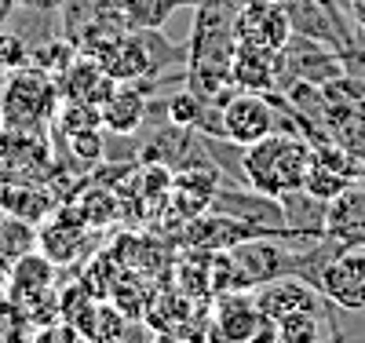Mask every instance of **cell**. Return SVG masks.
I'll list each match as a JSON object with an SVG mask.
<instances>
[{
    "instance_id": "obj_5",
    "label": "cell",
    "mask_w": 365,
    "mask_h": 343,
    "mask_svg": "<svg viewBox=\"0 0 365 343\" xmlns=\"http://www.w3.org/2000/svg\"><path fill=\"white\" fill-rule=\"evenodd\" d=\"M96 245L91 237V227L81 220V212L73 205H63L55 208L48 220L41 223L37 230V248L55 263V267H70L77 263L81 256H88V248Z\"/></svg>"
},
{
    "instance_id": "obj_13",
    "label": "cell",
    "mask_w": 365,
    "mask_h": 343,
    "mask_svg": "<svg viewBox=\"0 0 365 343\" xmlns=\"http://www.w3.org/2000/svg\"><path fill=\"white\" fill-rule=\"evenodd\" d=\"M44 289H55V263L41 252V248L19 256L8 267V300L11 303H19L26 296H37Z\"/></svg>"
},
{
    "instance_id": "obj_24",
    "label": "cell",
    "mask_w": 365,
    "mask_h": 343,
    "mask_svg": "<svg viewBox=\"0 0 365 343\" xmlns=\"http://www.w3.org/2000/svg\"><path fill=\"white\" fill-rule=\"evenodd\" d=\"M73 55H77L73 44L55 41V44H44V48H34V51H29V62H34L37 70H44V73H51V77L58 81V77L66 73V66L73 62Z\"/></svg>"
},
{
    "instance_id": "obj_25",
    "label": "cell",
    "mask_w": 365,
    "mask_h": 343,
    "mask_svg": "<svg viewBox=\"0 0 365 343\" xmlns=\"http://www.w3.org/2000/svg\"><path fill=\"white\" fill-rule=\"evenodd\" d=\"M201 96L197 91H179V96H172L165 106H168V121L179 124V128H197L201 124Z\"/></svg>"
},
{
    "instance_id": "obj_14",
    "label": "cell",
    "mask_w": 365,
    "mask_h": 343,
    "mask_svg": "<svg viewBox=\"0 0 365 343\" xmlns=\"http://www.w3.org/2000/svg\"><path fill=\"white\" fill-rule=\"evenodd\" d=\"M103 117V132L110 135H135L139 124L146 121V99L139 88H113V96L99 106Z\"/></svg>"
},
{
    "instance_id": "obj_23",
    "label": "cell",
    "mask_w": 365,
    "mask_h": 343,
    "mask_svg": "<svg viewBox=\"0 0 365 343\" xmlns=\"http://www.w3.org/2000/svg\"><path fill=\"white\" fill-rule=\"evenodd\" d=\"M278 343H322V322L314 310H296L278 318Z\"/></svg>"
},
{
    "instance_id": "obj_19",
    "label": "cell",
    "mask_w": 365,
    "mask_h": 343,
    "mask_svg": "<svg viewBox=\"0 0 365 343\" xmlns=\"http://www.w3.org/2000/svg\"><path fill=\"white\" fill-rule=\"evenodd\" d=\"M182 4L187 0H120V19L125 29H161Z\"/></svg>"
},
{
    "instance_id": "obj_7",
    "label": "cell",
    "mask_w": 365,
    "mask_h": 343,
    "mask_svg": "<svg viewBox=\"0 0 365 343\" xmlns=\"http://www.w3.org/2000/svg\"><path fill=\"white\" fill-rule=\"evenodd\" d=\"M256 318H259V307H256L252 289H237V292L212 296L205 343H249Z\"/></svg>"
},
{
    "instance_id": "obj_10",
    "label": "cell",
    "mask_w": 365,
    "mask_h": 343,
    "mask_svg": "<svg viewBox=\"0 0 365 343\" xmlns=\"http://www.w3.org/2000/svg\"><path fill=\"white\" fill-rule=\"evenodd\" d=\"M256 296V307L270 318H285V314H296V310H318V296L322 289H311L307 277L299 274H282L274 282L252 289Z\"/></svg>"
},
{
    "instance_id": "obj_18",
    "label": "cell",
    "mask_w": 365,
    "mask_h": 343,
    "mask_svg": "<svg viewBox=\"0 0 365 343\" xmlns=\"http://www.w3.org/2000/svg\"><path fill=\"white\" fill-rule=\"evenodd\" d=\"M351 183H354V175L347 168L332 165V161H325V158H318V153H314V165H311L307 179H303V190H307L314 201L329 205L332 198H340Z\"/></svg>"
},
{
    "instance_id": "obj_16",
    "label": "cell",
    "mask_w": 365,
    "mask_h": 343,
    "mask_svg": "<svg viewBox=\"0 0 365 343\" xmlns=\"http://www.w3.org/2000/svg\"><path fill=\"white\" fill-rule=\"evenodd\" d=\"M0 212L19 215V220L41 227L55 212V205H51V198L44 190H37V186H0Z\"/></svg>"
},
{
    "instance_id": "obj_11",
    "label": "cell",
    "mask_w": 365,
    "mask_h": 343,
    "mask_svg": "<svg viewBox=\"0 0 365 343\" xmlns=\"http://www.w3.org/2000/svg\"><path fill=\"white\" fill-rule=\"evenodd\" d=\"M285 51H270V48H256V44H234L230 55V81L241 91H267L274 88V77H278V62Z\"/></svg>"
},
{
    "instance_id": "obj_21",
    "label": "cell",
    "mask_w": 365,
    "mask_h": 343,
    "mask_svg": "<svg viewBox=\"0 0 365 343\" xmlns=\"http://www.w3.org/2000/svg\"><path fill=\"white\" fill-rule=\"evenodd\" d=\"M208 263H212V252H208V248H190V256H182V263H179V270H175V289L187 292L190 300L212 296Z\"/></svg>"
},
{
    "instance_id": "obj_20",
    "label": "cell",
    "mask_w": 365,
    "mask_h": 343,
    "mask_svg": "<svg viewBox=\"0 0 365 343\" xmlns=\"http://www.w3.org/2000/svg\"><path fill=\"white\" fill-rule=\"evenodd\" d=\"M37 248V227L19 220V215H4L0 220V267H11L19 256L34 252Z\"/></svg>"
},
{
    "instance_id": "obj_6",
    "label": "cell",
    "mask_w": 365,
    "mask_h": 343,
    "mask_svg": "<svg viewBox=\"0 0 365 343\" xmlns=\"http://www.w3.org/2000/svg\"><path fill=\"white\" fill-rule=\"evenodd\" d=\"M318 289L329 303H336L340 310H365V252L344 248L332 260L322 263L318 270Z\"/></svg>"
},
{
    "instance_id": "obj_15",
    "label": "cell",
    "mask_w": 365,
    "mask_h": 343,
    "mask_svg": "<svg viewBox=\"0 0 365 343\" xmlns=\"http://www.w3.org/2000/svg\"><path fill=\"white\" fill-rule=\"evenodd\" d=\"M154 292H158V289L150 285V274L125 267V270L117 274L113 289H110V303H113L125 318H143L146 307H150V300H154Z\"/></svg>"
},
{
    "instance_id": "obj_1",
    "label": "cell",
    "mask_w": 365,
    "mask_h": 343,
    "mask_svg": "<svg viewBox=\"0 0 365 343\" xmlns=\"http://www.w3.org/2000/svg\"><path fill=\"white\" fill-rule=\"evenodd\" d=\"M311 165H314V146L307 139L270 132L267 139L245 146L241 172L252 183V190L282 198L289 190H303V179H307Z\"/></svg>"
},
{
    "instance_id": "obj_8",
    "label": "cell",
    "mask_w": 365,
    "mask_h": 343,
    "mask_svg": "<svg viewBox=\"0 0 365 343\" xmlns=\"http://www.w3.org/2000/svg\"><path fill=\"white\" fill-rule=\"evenodd\" d=\"M230 256L237 260L241 277H245L249 289H259V285L274 282V277L299 270V256L278 248V245H274V237H249V241H241V245H230Z\"/></svg>"
},
{
    "instance_id": "obj_29",
    "label": "cell",
    "mask_w": 365,
    "mask_h": 343,
    "mask_svg": "<svg viewBox=\"0 0 365 343\" xmlns=\"http://www.w3.org/2000/svg\"><path fill=\"white\" fill-rule=\"evenodd\" d=\"M19 4H29V8H58V4H66V0H19Z\"/></svg>"
},
{
    "instance_id": "obj_4",
    "label": "cell",
    "mask_w": 365,
    "mask_h": 343,
    "mask_svg": "<svg viewBox=\"0 0 365 343\" xmlns=\"http://www.w3.org/2000/svg\"><path fill=\"white\" fill-rule=\"evenodd\" d=\"M289 37H292V19L285 4H278V0H241L234 19V41L285 51Z\"/></svg>"
},
{
    "instance_id": "obj_9",
    "label": "cell",
    "mask_w": 365,
    "mask_h": 343,
    "mask_svg": "<svg viewBox=\"0 0 365 343\" xmlns=\"http://www.w3.org/2000/svg\"><path fill=\"white\" fill-rule=\"evenodd\" d=\"M117 81L99 66L96 55L88 51H77L73 62L66 66V73L58 77V91H63L66 103H88V106H103L110 96H113Z\"/></svg>"
},
{
    "instance_id": "obj_27",
    "label": "cell",
    "mask_w": 365,
    "mask_h": 343,
    "mask_svg": "<svg viewBox=\"0 0 365 343\" xmlns=\"http://www.w3.org/2000/svg\"><path fill=\"white\" fill-rule=\"evenodd\" d=\"M34 343H88V339H84V336H81V329H77V325H70V322H51V325L37 329Z\"/></svg>"
},
{
    "instance_id": "obj_22",
    "label": "cell",
    "mask_w": 365,
    "mask_h": 343,
    "mask_svg": "<svg viewBox=\"0 0 365 343\" xmlns=\"http://www.w3.org/2000/svg\"><path fill=\"white\" fill-rule=\"evenodd\" d=\"M117 190H106V186H91V190L88 194H81L77 201H73V208L81 212V220L91 227V230H96V227H106L110 220H117V215H120V208H117Z\"/></svg>"
},
{
    "instance_id": "obj_26",
    "label": "cell",
    "mask_w": 365,
    "mask_h": 343,
    "mask_svg": "<svg viewBox=\"0 0 365 343\" xmlns=\"http://www.w3.org/2000/svg\"><path fill=\"white\" fill-rule=\"evenodd\" d=\"M29 66V48L15 34H0V77H11L15 70Z\"/></svg>"
},
{
    "instance_id": "obj_32",
    "label": "cell",
    "mask_w": 365,
    "mask_h": 343,
    "mask_svg": "<svg viewBox=\"0 0 365 343\" xmlns=\"http://www.w3.org/2000/svg\"><path fill=\"white\" fill-rule=\"evenodd\" d=\"M187 4H197V0H187Z\"/></svg>"
},
{
    "instance_id": "obj_31",
    "label": "cell",
    "mask_w": 365,
    "mask_h": 343,
    "mask_svg": "<svg viewBox=\"0 0 365 343\" xmlns=\"http://www.w3.org/2000/svg\"><path fill=\"white\" fill-rule=\"evenodd\" d=\"M351 8H354V15H358V22L365 26V0H351Z\"/></svg>"
},
{
    "instance_id": "obj_12",
    "label": "cell",
    "mask_w": 365,
    "mask_h": 343,
    "mask_svg": "<svg viewBox=\"0 0 365 343\" xmlns=\"http://www.w3.org/2000/svg\"><path fill=\"white\" fill-rule=\"evenodd\" d=\"M325 237H336L344 245L365 241V190L361 186H347L340 198L325 205Z\"/></svg>"
},
{
    "instance_id": "obj_28",
    "label": "cell",
    "mask_w": 365,
    "mask_h": 343,
    "mask_svg": "<svg viewBox=\"0 0 365 343\" xmlns=\"http://www.w3.org/2000/svg\"><path fill=\"white\" fill-rule=\"evenodd\" d=\"M249 343H278V318H270V314H263V310H259Z\"/></svg>"
},
{
    "instance_id": "obj_2",
    "label": "cell",
    "mask_w": 365,
    "mask_h": 343,
    "mask_svg": "<svg viewBox=\"0 0 365 343\" xmlns=\"http://www.w3.org/2000/svg\"><path fill=\"white\" fill-rule=\"evenodd\" d=\"M63 106L58 81L34 62L15 70L0 88V124L15 132H44V124Z\"/></svg>"
},
{
    "instance_id": "obj_3",
    "label": "cell",
    "mask_w": 365,
    "mask_h": 343,
    "mask_svg": "<svg viewBox=\"0 0 365 343\" xmlns=\"http://www.w3.org/2000/svg\"><path fill=\"white\" fill-rule=\"evenodd\" d=\"M274 132V106L263 91H241L220 106V135L234 146H252Z\"/></svg>"
},
{
    "instance_id": "obj_30",
    "label": "cell",
    "mask_w": 365,
    "mask_h": 343,
    "mask_svg": "<svg viewBox=\"0 0 365 343\" xmlns=\"http://www.w3.org/2000/svg\"><path fill=\"white\" fill-rule=\"evenodd\" d=\"M4 300H8V270L0 267V303H4Z\"/></svg>"
},
{
    "instance_id": "obj_17",
    "label": "cell",
    "mask_w": 365,
    "mask_h": 343,
    "mask_svg": "<svg viewBox=\"0 0 365 343\" xmlns=\"http://www.w3.org/2000/svg\"><path fill=\"white\" fill-rule=\"evenodd\" d=\"M143 318H146V325L154 329V332H168V329L182 325L187 318H194V300L187 292H179V289L154 292V300H150Z\"/></svg>"
}]
</instances>
